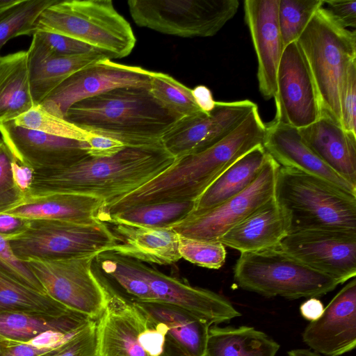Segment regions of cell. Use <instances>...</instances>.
<instances>
[{
    "mask_svg": "<svg viewBox=\"0 0 356 356\" xmlns=\"http://www.w3.org/2000/svg\"><path fill=\"white\" fill-rule=\"evenodd\" d=\"M175 160L161 143L124 147L112 156H88L65 168L33 171L24 196L80 193L101 198L106 206L147 184Z\"/></svg>",
    "mask_w": 356,
    "mask_h": 356,
    "instance_id": "6da1fadb",
    "label": "cell"
},
{
    "mask_svg": "<svg viewBox=\"0 0 356 356\" xmlns=\"http://www.w3.org/2000/svg\"><path fill=\"white\" fill-rule=\"evenodd\" d=\"M266 124L258 108L230 134L199 153L178 159L157 177L107 207L113 214L136 205L169 201H195L242 156L263 145Z\"/></svg>",
    "mask_w": 356,
    "mask_h": 356,
    "instance_id": "7a4b0ae2",
    "label": "cell"
},
{
    "mask_svg": "<svg viewBox=\"0 0 356 356\" xmlns=\"http://www.w3.org/2000/svg\"><path fill=\"white\" fill-rule=\"evenodd\" d=\"M65 118L125 147L160 144L179 121L154 99L149 88L143 87L115 88L80 101L68 109Z\"/></svg>",
    "mask_w": 356,
    "mask_h": 356,
    "instance_id": "3957f363",
    "label": "cell"
},
{
    "mask_svg": "<svg viewBox=\"0 0 356 356\" xmlns=\"http://www.w3.org/2000/svg\"><path fill=\"white\" fill-rule=\"evenodd\" d=\"M36 31L76 40L111 60L129 56L136 42L131 25L111 0H57L40 14Z\"/></svg>",
    "mask_w": 356,
    "mask_h": 356,
    "instance_id": "277c9868",
    "label": "cell"
},
{
    "mask_svg": "<svg viewBox=\"0 0 356 356\" xmlns=\"http://www.w3.org/2000/svg\"><path fill=\"white\" fill-rule=\"evenodd\" d=\"M312 76L321 108L341 126L339 88L350 63L356 61V33L338 24L323 6L298 38Z\"/></svg>",
    "mask_w": 356,
    "mask_h": 356,
    "instance_id": "5b68a950",
    "label": "cell"
},
{
    "mask_svg": "<svg viewBox=\"0 0 356 356\" xmlns=\"http://www.w3.org/2000/svg\"><path fill=\"white\" fill-rule=\"evenodd\" d=\"M275 198L291 219V229L356 231V195L301 171L280 167Z\"/></svg>",
    "mask_w": 356,
    "mask_h": 356,
    "instance_id": "8992f818",
    "label": "cell"
},
{
    "mask_svg": "<svg viewBox=\"0 0 356 356\" xmlns=\"http://www.w3.org/2000/svg\"><path fill=\"white\" fill-rule=\"evenodd\" d=\"M234 278L241 289L266 297L287 299L318 298L339 284L275 248L241 253L234 268Z\"/></svg>",
    "mask_w": 356,
    "mask_h": 356,
    "instance_id": "52a82bcc",
    "label": "cell"
},
{
    "mask_svg": "<svg viewBox=\"0 0 356 356\" xmlns=\"http://www.w3.org/2000/svg\"><path fill=\"white\" fill-rule=\"evenodd\" d=\"M15 256L29 259H58L80 257L112 250L118 239L102 220L72 222L31 220L28 229L8 241Z\"/></svg>",
    "mask_w": 356,
    "mask_h": 356,
    "instance_id": "ba28073f",
    "label": "cell"
},
{
    "mask_svg": "<svg viewBox=\"0 0 356 356\" xmlns=\"http://www.w3.org/2000/svg\"><path fill=\"white\" fill-rule=\"evenodd\" d=\"M134 22L164 34L211 37L237 13L238 0H129Z\"/></svg>",
    "mask_w": 356,
    "mask_h": 356,
    "instance_id": "9c48e42d",
    "label": "cell"
},
{
    "mask_svg": "<svg viewBox=\"0 0 356 356\" xmlns=\"http://www.w3.org/2000/svg\"><path fill=\"white\" fill-rule=\"evenodd\" d=\"M96 255L29 259L24 262L49 296L69 309L97 321L105 309L108 291L92 270Z\"/></svg>",
    "mask_w": 356,
    "mask_h": 356,
    "instance_id": "30bf717a",
    "label": "cell"
},
{
    "mask_svg": "<svg viewBox=\"0 0 356 356\" xmlns=\"http://www.w3.org/2000/svg\"><path fill=\"white\" fill-rule=\"evenodd\" d=\"M280 167L268 154L259 175L244 191L212 209L191 214L171 229L180 236L217 241L231 228L275 197Z\"/></svg>",
    "mask_w": 356,
    "mask_h": 356,
    "instance_id": "8fae6325",
    "label": "cell"
},
{
    "mask_svg": "<svg viewBox=\"0 0 356 356\" xmlns=\"http://www.w3.org/2000/svg\"><path fill=\"white\" fill-rule=\"evenodd\" d=\"M278 248L339 284L355 277L356 231L292 229Z\"/></svg>",
    "mask_w": 356,
    "mask_h": 356,
    "instance_id": "7c38bea8",
    "label": "cell"
},
{
    "mask_svg": "<svg viewBox=\"0 0 356 356\" xmlns=\"http://www.w3.org/2000/svg\"><path fill=\"white\" fill-rule=\"evenodd\" d=\"M152 72L104 58L71 75L40 105L51 115L65 118L68 109L83 99L119 88H149Z\"/></svg>",
    "mask_w": 356,
    "mask_h": 356,
    "instance_id": "4fadbf2b",
    "label": "cell"
},
{
    "mask_svg": "<svg viewBox=\"0 0 356 356\" xmlns=\"http://www.w3.org/2000/svg\"><path fill=\"white\" fill-rule=\"evenodd\" d=\"M257 108L249 99L216 101L209 113L178 121L163 137L161 144L175 159L199 153L230 134Z\"/></svg>",
    "mask_w": 356,
    "mask_h": 356,
    "instance_id": "5bb4252c",
    "label": "cell"
},
{
    "mask_svg": "<svg viewBox=\"0 0 356 356\" xmlns=\"http://www.w3.org/2000/svg\"><path fill=\"white\" fill-rule=\"evenodd\" d=\"M276 84L274 121L300 129L321 117L316 86L297 41L283 50Z\"/></svg>",
    "mask_w": 356,
    "mask_h": 356,
    "instance_id": "9a60e30c",
    "label": "cell"
},
{
    "mask_svg": "<svg viewBox=\"0 0 356 356\" xmlns=\"http://www.w3.org/2000/svg\"><path fill=\"white\" fill-rule=\"evenodd\" d=\"M0 134L15 159L33 171L65 168L90 156L86 141L20 127L13 121L1 125Z\"/></svg>",
    "mask_w": 356,
    "mask_h": 356,
    "instance_id": "2e32d148",
    "label": "cell"
},
{
    "mask_svg": "<svg viewBox=\"0 0 356 356\" xmlns=\"http://www.w3.org/2000/svg\"><path fill=\"white\" fill-rule=\"evenodd\" d=\"M302 337L314 352L325 356H340L355 349V277L336 294L318 319L307 325Z\"/></svg>",
    "mask_w": 356,
    "mask_h": 356,
    "instance_id": "e0dca14e",
    "label": "cell"
},
{
    "mask_svg": "<svg viewBox=\"0 0 356 356\" xmlns=\"http://www.w3.org/2000/svg\"><path fill=\"white\" fill-rule=\"evenodd\" d=\"M96 275L108 291L105 309L97 320V356H151L141 338L145 323L143 312Z\"/></svg>",
    "mask_w": 356,
    "mask_h": 356,
    "instance_id": "ac0fdd59",
    "label": "cell"
},
{
    "mask_svg": "<svg viewBox=\"0 0 356 356\" xmlns=\"http://www.w3.org/2000/svg\"><path fill=\"white\" fill-rule=\"evenodd\" d=\"M279 0H245L243 9L256 53L259 89L262 97L274 98L277 73L284 46L278 23Z\"/></svg>",
    "mask_w": 356,
    "mask_h": 356,
    "instance_id": "d6986e66",
    "label": "cell"
},
{
    "mask_svg": "<svg viewBox=\"0 0 356 356\" xmlns=\"http://www.w3.org/2000/svg\"><path fill=\"white\" fill-rule=\"evenodd\" d=\"M149 289V302L176 306L186 309L211 325L241 316L225 297L212 291L193 286L186 282L143 264Z\"/></svg>",
    "mask_w": 356,
    "mask_h": 356,
    "instance_id": "ffe728a7",
    "label": "cell"
},
{
    "mask_svg": "<svg viewBox=\"0 0 356 356\" xmlns=\"http://www.w3.org/2000/svg\"><path fill=\"white\" fill-rule=\"evenodd\" d=\"M263 147L281 167L316 177L356 195V186L326 165L305 143L297 128L273 120L266 125Z\"/></svg>",
    "mask_w": 356,
    "mask_h": 356,
    "instance_id": "44dd1931",
    "label": "cell"
},
{
    "mask_svg": "<svg viewBox=\"0 0 356 356\" xmlns=\"http://www.w3.org/2000/svg\"><path fill=\"white\" fill-rule=\"evenodd\" d=\"M162 331L161 356H205L211 325L182 308L159 302H133Z\"/></svg>",
    "mask_w": 356,
    "mask_h": 356,
    "instance_id": "7402d4cb",
    "label": "cell"
},
{
    "mask_svg": "<svg viewBox=\"0 0 356 356\" xmlns=\"http://www.w3.org/2000/svg\"><path fill=\"white\" fill-rule=\"evenodd\" d=\"M290 229L289 215L274 197L231 228L217 241L241 253L258 252L279 247Z\"/></svg>",
    "mask_w": 356,
    "mask_h": 356,
    "instance_id": "603a6c76",
    "label": "cell"
},
{
    "mask_svg": "<svg viewBox=\"0 0 356 356\" xmlns=\"http://www.w3.org/2000/svg\"><path fill=\"white\" fill-rule=\"evenodd\" d=\"M105 206L104 200L97 197L74 193H53L24 196L19 204L3 213L29 220L90 222L102 220Z\"/></svg>",
    "mask_w": 356,
    "mask_h": 356,
    "instance_id": "cb8c5ba5",
    "label": "cell"
},
{
    "mask_svg": "<svg viewBox=\"0 0 356 356\" xmlns=\"http://www.w3.org/2000/svg\"><path fill=\"white\" fill-rule=\"evenodd\" d=\"M298 129L305 143L326 165L356 186V134L325 115Z\"/></svg>",
    "mask_w": 356,
    "mask_h": 356,
    "instance_id": "d4e9b609",
    "label": "cell"
},
{
    "mask_svg": "<svg viewBox=\"0 0 356 356\" xmlns=\"http://www.w3.org/2000/svg\"><path fill=\"white\" fill-rule=\"evenodd\" d=\"M27 53L31 92L35 105L40 104L77 71L106 58L97 51L72 56L54 55L34 37Z\"/></svg>",
    "mask_w": 356,
    "mask_h": 356,
    "instance_id": "484cf974",
    "label": "cell"
},
{
    "mask_svg": "<svg viewBox=\"0 0 356 356\" xmlns=\"http://www.w3.org/2000/svg\"><path fill=\"white\" fill-rule=\"evenodd\" d=\"M113 225V232L118 243L111 251L141 262L159 265L172 264L181 259L179 235L172 229Z\"/></svg>",
    "mask_w": 356,
    "mask_h": 356,
    "instance_id": "4316f807",
    "label": "cell"
},
{
    "mask_svg": "<svg viewBox=\"0 0 356 356\" xmlns=\"http://www.w3.org/2000/svg\"><path fill=\"white\" fill-rule=\"evenodd\" d=\"M95 321L74 311L63 315L0 312V334L17 342H27L51 333L72 336Z\"/></svg>",
    "mask_w": 356,
    "mask_h": 356,
    "instance_id": "83f0119b",
    "label": "cell"
},
{
    "mask_svg": "<svg viewBox=\"0 0 356 356\" xmlns=\"http://www.w3.org/2000/svg\"><path fill=\"white\" fill-rule=\"evenodd\" d=\"M268 156L263 145H259L242 156L195 200L191 214L212 209L244 191L257 179Z\"/></svg>",
    "mask_w": 356,
    "mask_h": 356,
    "instance_id": "f1b7e54d",
    "label": "cell"
},
{
    "mask_svg": "<svg viewBox=\"0 0 356 356\" xmlns=\"http://www.w3.org/2000/svg\"><path fill=\"white\" fill-rule=\"evenodd\" d=\"M34 106L27 51L0 56V126L13 121Z\"/></svg>",
    "mask_w": 356,
    "mask_h": 356,
    "instance_id": "f546056e",
    "label": "cell"
},
{
    "mask_svg": "<svg viewBox=\"0 0 356 356\" xmlns=\"http://www.w3.org/2000/svg\"><path fill=\"white\" fill-rule=\"evenodd\" d=\"M280 345L253 327L211 325L205 356H275Z\"/></svg>",
    "mask_w": 356,
    "mask_h": 356,
    "instance_id": "4dcf8cb0",
    "label": "cell"
},
{
    "mask_svg": "<svg viewBox=\"0 0 356 356\" xmlns=\"http://www.w3.org/2000/svg\"><path fill=\"white\" fill-rule=\"evenodd\" d=\"M195 201H169L129 207L108 216L104 222L171 229L193 212Z\"/></svg>",
    "mask_w": 356,
    "mask_h": 356,
    "instance_id": "1f68e13d",
    "label": "cell"
},
{
    "mask_svg": "<svg viewBox=\"0 0 356 356\" xmlns=\"http://www.w3.org/2000/svg\"><path fill=\"white\" fill-rule=\"evenodd\" d=\"M72 310L21 283L0 266V312L63 315Z\"/></svg>",
    "mask_w": 356,
    "mask_h": 356,
    "instance_id": "d6a6232c",
    "label": "cell"
},
{
    "mask_svg": "<svg viewBox=\"0 0 356 356\" xmlns=\"http://www.w3.org/2000/svg\"><path fill=\"white\" fill-rule=\"evenodd\" d=\"M149 90L179 121L204 113L197 104L192 89L168 74L152 71Z\"/></svg>",
    "mask_w": 356,
    "mask_h": 356,
    "instance_id": "836d02e7",
    "label": "cell"
},
{
    "mask_svg": "<svg viewBox=\"0 0 356 356\" xmlns=\"http://www.w3.org/2000/svg\"><path fill=\"white\" fill-rule=\"evenodd\" d=\"M57 0H15L0 10V51L10 39L33 35L40 14Z\"/></svg>",
    "mask_w": 356,
    "mask_h": 356,
    "instance_id": "e575fe53",
    "label": "cell"
},
{
    "mask_svg": "<svg viewBox=\"0 0 356 356\" xmlns=\"http://www.w3.org/2000/svg\"><path fill=\"white\" fill-rule=\"evenodd\" d=\"M323 0H279L278 23L284 49L298 40Z\"/></svg>",
    "mask_w": 356,
    "mask_h": 356,
    "instance_id": "d590c367",
    "label": "cell"
},
{
    "mask_svg": "<svg viewBox=\"0 0 356 356\" xmlns=\"http://www.w3.org/2000/svg\"><path fill=\"white\" fill-rule=\"evenodd\" d=\"M13 122L20 127L86 142L91 134L65 118L51 115L40 104L33 106Z\"/></svg>",
    "mask_w": 356,
    "mask_h": 356,
    "instance_id": "8d00e7d4",
    "label": "cell"
},
{
    "mask_svg": "<svg viewBox=\"0 0 356 356\" xmlns=\"http://www.w3.org/2000/svg\"><path fill=\"white\" fill-rule=\"evenodd\" d=\"M179 252L181 258L195 265L218 269L225 264L226 250L219 241H204L179 236Z\"/></svg>",
    "mask_w": 356,
    "mask_h": 356,
    "instance_id": "74e56055",
    "label": "cell"
},
{
    "mask_svg": "<svg viewBox=\"0 0 356 356\" xmlns=\"http://www.w3.org/2000/svg\"><path fill=\"white\" fill-rule=\"evenodd\" d=\"M97 321L39 356H97Z\"/></svg>",
    "mask_w": 356,
    "mask_h": 356,
    "instance_id": "f35d334b",
    "label": "cell"
},
{
    "mask_svg": "<svg viewBox=\"0 0 356 356\" xmlns=\"http://www.w3.org/2000/svg\"><path fill=\"white\" fill-rule=\"evenodd\" d=\"M339 102L342 128L356 134V61L349 65L341 81Z\"/></svg>",
    "mask_w": 356,
    "mask_h": 356,
    "instance_id": "ab89813d",
    "label": "cell"
},
{
    "mask_svg": "<svg viewBox=\"0 0 356 356\" xmlns=\"http://www.w3.org/2000/svg\"><path fill=\"white\" fill-rule=\"evenodd\" d=\"M14 157L3 143L0 147V213L16 206L25 193L15 184L13 162Z\"/></svg>",
    "mask_w": 356,
    "mask_h": 356,
    "instance_id": "60d3db41",
    "label": "cell"
},
{
    "mask_svg": "<svg viewBox=\"0 0 356 356\" xmlns=\"http://www.w3.org/2000/svg\"><path fill=\"white\" fill-rule=\"evenodd\" d=\"M0 266L21 283L38 291L46 293L44 288L26 264L15 256L9 242L1 235Z\"/></svg>",
    "mask_w": 356,
    "mask_h": 356,
    "instance_id": "b9f144b4",
    "label": "cell"
},
{
    "mask_svg": "<svg viewBox=\"0 0 356 356\" xmlns=\"http://www.w3.org/2000/svg\"><path fill=\"white\" fill-rule=\"evenodd\" d=\"M32 36L54 55L72 56L96 51L83 42L59 34L36 31Z\"/></svg>",
    "mask_w": 356,
    "mask_h": 356,
    "instance_id": "7bdbcfd3",
    "label": "cell"
},
{
    "mask_svg": "<svg viewBox=\"0 0 356 356\" xmlns=\"http://www.w3.org/2000/svg\"><path fill=\"white\" fill-rule=\"evenodd\" d=\"M325 8L334 21L345 29L356 26L355 1H324Z\"/></svg>",
    "mask_w": 356,
    "mask_h": 356,
    "instance_id": "ee69618b",
    "label": "cell"
},
{
    "mask_svg": "<svg viewBox=\"0 0 356 356\" xmlns=\"http://www.w3.org/2000/svg\"><path fill=\"white\" fill-rule=\"evenodd\" d=\"M86 142L89 145V155L94 157L112 156L125 147L116 140L93 134H90Z\"/></svg>",
    "mask_w": 356,
    "mask_h": 356,
    "instance_id": "f6af8a7d",
    "label": "cell"
},
{
    "mask_svg": "<svg viewBox=\"0 0 356 356\" xmlns=\"http://www.w3.org/2000/svg\"><path fill=\"white\" fill-rule=\"evenodd\" d=\"M54 347L55 346L37 339L27 342L13 341L4 350L1 356H39Z\"/></svg>",
    "mask_w": 356,
    "mask_h": 356,
    "instance_id": "bcb514c9",
    "label": "cell"
},
{
    "mask_svg": "<svg viewBox=\"0 0 356 356\" xmlns=\"http://www.w3.org/2000/svg\"><path fill=\"white\" fill-rule=\"evenodd\" d=\"M31 220L0 213V235L7 241L24 234L29 227Z\"/></svg>",
    "mask_w": 356,
    "mask_h": 356,
    "instance_id": "7dc6e473",
    "label": "cell"
},
{
    "mask_svg": "<svg viewBox=\"0 0 356 356\" xmlns=\"http://www.w3.org/2000/svg\"><path fill=\"white\" fill-rule=\"evenodd\" d=\"M13 172L16 186L26 193L31 184L33 170L20 164L14 158Z\"/></svg>",
    "mask_w": 356,
    "mask_h": 356,
    "instance_id": "c3c4849f",
    "label": "cell"
},
{
    "mask_svg": "<svg viewBox=\"0 0 356 356\" xmlns=\"http://www.w3.org/2000/svg\"><path fill=\"white\" fill-rule=\"evenodd\" d=\"M324 306L317 298H309L303 302L300 307L301 316L310 322L318 319L323 314Z\"/></svg>",
    "mask_w": 356,
    "mask_h": 356,
    "instance_id": "681fc988",
    "label": "cell"
},
{
    "mask_svg": "<svg viewBox=\"0 0 356 356\" xmlns=\"http://www.w3.org/2000/svg\"><path fill=\"white\" fill-rule=\"evenodd\" d=\"M192 93L197 104L203 112L209 113L213 108L216 101L207 87L197 86L192 89Z\"/></svg>",
    "mask_w": 356,
    "mask_h": 356,
    "instance_id": "f907efd6",
    "label": "cell"
},
{
    "mask_svg": "<svg viewBox=\"0 0 356 356\" xmlns=\"http://www.w3.org/2000/svg\"><path fill=\"white\" fill-rule=\"evenodd\" d=\"M287 356H325L321 355L320 354L304 348H296L289 350L287 353Z\"/></svg>",
    "mask_w": 356,
    "mask_h": 356,
    "instance_id": "816d5d0a",
    "label": "cell"
},
{
    "mask_svg": "<svg viewBox=\"0 0 356 356\" xmlns=\"http://www.w3.org/2000/svg\"><path fill=\"white\" fill-rule=\"evenodd\" d=\"M13 341L9 340L0 334V356Z\"/></svg>",
    "mask_w": 356,
    "mask_h": 356,
    "instance_id": "f5cc1de1",
    "label": "cell"
},
{
    "mask_svg": "<svg viewBox=\"0 0 356 356\" xmlns=\"http://www.w3.org/2000/svg\"><path fill=\"white\" fill-rule=\"evenodd\" d=\"M2 144H3V140L1 139H0V147L1 146Z\"/></svg>",
    "mask_w": 356,
    "mask_h": 356,
    "instance_id": "db71d44e",
    "label": "cell"
}]
</instances>
